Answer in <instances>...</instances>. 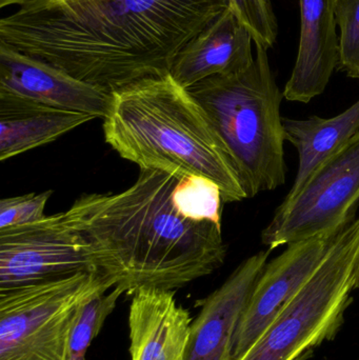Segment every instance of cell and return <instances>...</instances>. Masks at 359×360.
Returning <instances> with one entry per match:
<instances>
[{
  "label": "cell",
  "instance_id": "obj_1",
  "mask_svg": "<svg viewBox=\"0 0 359 360\" xmlns=\"http://www.w3.org/2000/svg\"><path fill=\"white\" fill-rule=\"evenodd\" d=\"M228 0H34L0 20V44L109 93L169 74Z\"/></svg>",
  "mask_w": 359,
  "mask_h": 360
},
{
  "label": "cell",
  "instance_id": "obj_2",
  "mask_svg": "<svg viewBox=\"0 0 359 360\" xmlns=\"http://www.w3.org/2000/svg\"><path fill=\"white\" fill-rule=\"evenodd\" d=\"M181 179L141 170L117 194H84L63 212L99 270L133 294L139 288L176 289L208 276L227 257L221 226L181 217L172 202Z\"/></svg>",
  "mask_w": 359,
  "mask_h": 360
},
{
  "label": "cell",
  "instance_id": "obj_3",
  "mask_svg": "<svg viewBox=\"0 0 359 360\" xmlns=\"http://www.w3.org/2000/svg\"><path fill=\"white\" fill-rule=\"evenodd\" d=\"M103 134L141 170L202 175L221 186L225 202L247 199L223 141L202 105L170 74L145 78L113 93Z\"/></svg>",
  "mask_w": 359,
  "mask_h": 360
},
{
  "label": "cell",
  "instance_id": "obj_4",
  "mask_svg": "<svg viewBox=\"0 0 359 360\" xmlns=\"http://www.w3.org/2000/svg\"><path fill=\"white\" fill-rule=\"evenodd\" d=\"M188 90L227 147L247 198L285 184V97L268 50L256 46L254 60L244 71L207 78Z\"/></svg>",
  "mask_w": 359,
  "mask_h": 360
},
{
  "label": "cell",
  "instance_id": "obj_5",
  "mask_svg": "<svg viewBox=\"0 0 359 360\" xmlns=\"http://www.w3.org/2000/svg\"><path fill=\"white\" fill-rule=\"evenodd\" d=\"M358 279L359 216L337 234L307 283L235 360H305L341 331Z\"/></svg>",
  "mask_w": 359,
  "mask_h": 360
},
{
  "label": "cell",
  "instance_id": "obj_6",
  "mask_svg": "<svg viewBox=\"0 0 359 360\" xmlns=\"http://www.w3.org/2000/svg\"><path fill=\"white\" fill-rule=\"evenodd\" d=\"M117 285L95 271L0 291V360H65L84 307Z\"/></svg>",
  "mask_w": 359,
  "mask_h": 360
},
{
  "label": "cell",
  "instance_id": "obj_7",
  "mask_svg": "<svg viewBox=\"0 0 359 360\" xmlns=\"http://www.w3.org/2000/svg\"><path fill=\"white\" fill-rule=\"evenodd\" d=\"M359 207V131L311 175L301 192L282 200L261 232V243L278 249L322 235L339 234Z\"/></svg>",
  "mask_w": 359,
  "mask_h": 360
},
{
  "label": "cell",
  "instance_id": "obj_8",
  "mask_svg": "<svg viewBox=\"0 0 359 360\" xmlns=\"http://www.w3.org/2000/svg\"><path fill=\"white\" fill-rule=\"evenodd\" d=\"M99 270L63 213L0 229V291Z\"/></svg>",
  "mask_w": 359,
  "mask_h": 360
},
{
  "label": "cell",
  "instance_id": "obj_9",
  "mask_svg": "<svg viewBox=\"0 0 359 360\" xmlns=\"http://www.w3.org/2000/svg\"><path fill=\"white\" fill-rule=\"evenodd\" d=\"M337 236L322 235L290 243L280 256L268 262L240 319L232 360L244 355L296 295L320 266Z\"/></svg>",
  "mask_w": 359,
  "mask_h": 360
},
{
  "label": "cell",
  "instance_id": "obj_10",
  "mask_svg": "<svg viewBox=\"0 0 359 360\" xmlns=\"http://www.w3.org/2000/svg\"><path fill=\"white\" fill-rule=\"evenodd\" d=\"M0 93L95 118H105L113 93L0 44Z\"/></svg>",
  "mask_w": 359,
  "mask_h": 360
},
{
  "label": "cell",
  "instance_id": "obj_11",
  "mask_svg": "<svg viewBox=\"0 0 359 360\" xmlns=\"http://www.w3.org/2000/svg\"><path fill=\"white\" fill-rule=\"evenodd\" d=\"M271 252L259 251L247 258L223 285L200 302L185 360H232L240 319Z\"/></svg>",
  "mask_w": 359,
  "mask_h": 360
},
{
  "label": "cell",
  "instance_id": "obj_12",
  "mask_svg": "<svg viewBox=\"0 0 359 360\" xmlns=\"http://www.w3.org/2000/svg\"><path fill=\"white\" fill-rule=\"evenodd\" d=\"M253 42L248 29L227 8L181 49L169 74L190 89L213 76L244 71L254 60Z\"/></svg>",
  "mask_w": 359,
  "mask_h": 360
},
{
  "label": "cell",
  "instance_id": "obj_13",
  "mask_svg": "<svg viewBox=\"0 0 359 360\" xmlns=\"http://www.w3.org/2000/svg\"><path fill=\"white\" fill-rule=\"evenodd\" d=\"M299 52L284 97L308 103L326 91L339 65L337 0H299Z\"/></svg>",
  "mask_w": 359,
  "mask_h": 360
},
{
  "label": "cell",
  "instance_id": "obj_14",
  "mask_svg": "<svg viewBox=\"0 0 359 360\" xmlns=\"http://www.w3.org/2000/svg\"><path fill=\"white\" fill-rule=\"evenodd\" d=\"M132 295L131 360H185L193 321L177 304L174 291L143 287Z\"/></svg>",
  "mask_w": 359,
  "mask_h": 360
},
{
  "label": "cell",
  "instance_id": "obj_15",
  "mask_svg": "<svg viewBox=\"0 0 359 360\" xmlns=\"http://www.w3.org/2000/svg\"><path fill=\"white\" fill-rule=\"evenodd\" d=\"M93 120L88 114L0 93V160L53 143Z\"/></svg>",
  "mask_w": 359,
  "mask_h": 360
},
{
  "label": "cell",
  "instance_id": "obj_16",
  "mask_svg": "<svg viewBox=\"0 0 359 360\" xmlns=\"http://www.w3.org/2000/svg\"><path fill=\"white\" fill-rule=\"evenodd\" d=\"M286 141L299 153V169L284 200L294 198L316 169L339 152L359 131V99L343 113L331 118L282 117Z\"/></svg>",
  "mask_w": 359,
  "mask_h": 360
},
{
  "label": "cell",
  "instance_id": "obj_17",
  "mask_svg": "<svg viewBox=\"0 0 359 360\" xmlns=\"http://www.w3.org/2000/svg\"><path fill=\"white\" fill-rule=\"evenodd\" d=\"M172 202L181 217L194 222H213L221 226L223 192L214 180L187 175L177 181Z\"/></svg>",
  "mask_w": 359,
  "mask_h": 360
},
{
  "label": "cell",
  "instance_id": "obj_18",
  "mask_svg": "<svg viewBox=\"0 0 359 360\" xmlns=\"http://www.w3.org/2000/svg\"><path fill=\"white\" fill-rule=\"evenodd\" d=\"M124 293L126 290L117 285L109 293L97 296L84 307L70 335L65 360H86L89 347L103 329L105 319L113 312L120 296Z\"/></svg>",
  "mask_w": 359,
  "mask_h": 360
},
{
  "label": "cell",
  "instance_id": "obj_19",
  "mask_svg": "<svg viewBox=\"0 0 359 360\" xmlns=\"http://www.w3.org/2000/svg\"><path fill=\"white\" fill-rule=\"evenodd\" d=\"M228 8L250 32L256 46L269 50L275 46L278 22L271 0H228Z\"/></svg>",
  "mask_w": 359,
  "mask_h": 360
},
{
  "label": "cell",
  "instance_id": "obj_20",
  "mask_svg": "<svg viewBox=\"0 0 359 360\" xmlns=\"http://www.w3.org/2000/svg\"><path fill=\"white\" fill-rule=\"evenodd\" d=\"M339 29L337 70L359 79V0H337Z\"/></svg>",
  "mask_w": 359,
  "mask_h": 360
},
{
  "label": "cell",
  "instance_id": "obj_21",
  "mask_svg": "<svg viewBox=\"0 0 359 360\" xmlns=\"http://www.w3.org/2000/svg\"><path fill=\"white\" fill-rule=\"evenodd\" d=\"M52 191L8 197L0 200V229L32 224L46 217L44 209Z\"/></svg>",
  "mask_w": 359,
  "mask_h": 360
},
{
  "label": "cell",
  "instance_id": "obj_22",
  "mask_svg": "<svg viewBox=\"0 0 359 360\" xmlns=\"http://www.w3.org/2000/svg\"><path fill=\"white\" fill-rule=\"evenodd\" d=\"M34 0H0V8H4L10 6H22Z\"/></svg>",
  "mask_w": 359,
  "mask_h": 360
},
{
  "label": "cell",
  "instance_id": "obj_23",
  "mask_svg": "<svg viewBox=\"0 0 359 360\" xmlns=\"http://www.w3.org/2000/svg\"><path fill=\"white\" fill-rule=\"evenodd\" d=\"M358 288H359V279H358Z\"/></svg>",
  "mask_w": 359,
  "mask_h": 360
}]
</instances>
